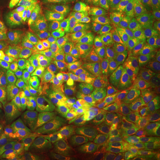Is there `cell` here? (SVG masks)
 Masks as SVG:
<instances>
[{
	"instance_id": "20",
	"label": "cell",
	"mask_w": 160,
	"mask_h": 160,
	"mask_svg": "<svg viewBox=\"0 0 160 160\" xmlns=\"http://www.w3.org/2000/svg\"><path fill=\"white\" fill-rule=\"evenodd\" d=\"M0 90L17 98L21 96L22 86L8 65L0 59Z\"/></svg>"
},
{
	"instance_id": "26",
	"label": "cell",
	"mask_w": 160,
	"mask_h": 160,
	"mask_svg": "<svg viewBox=\"0 0 160 160\" xmlns=\"http://www.w3.org/2000/svg\"><path fill=\"white\" fill-rule=\"evenodd\" d=\"M149 148L158 158H160V130L151 132Z\"/></svg>"
},
{
	"instance_id": "9",
	"label": "cell",
	"mask_w": 160,
	"mask_h": 160,
	"mask_svg": "<svg viewBox=\"0 0 160 160\" xmlns=\"http://www.w3.org/2000/svg\"><path fill=\"white\" fill-rule=\"evenodd\" d=\"M132 48L140 61L160 62V34L149 29H137L132 34Z\"/></svg>"
},
{
	"instance_id": "6",
	"label": "cell",
	"mask_w": 160,
	"mask_h": 160,
	"mask_svg": "<svg viewBox=\"0 0 160 160\" xmlns=\"http://www.w3.org/2000/svg\"><path fill=\"white\" fill-rule=\"evenodd\" d=\"M61 134L27 135L14 160H58L66 145Z\"/></svg>"
},
{
	"instance_id": "15",
	"label": "cell",
	"mask_w": 160,
	"mask_h": 160,
	"mask_svg": "<svg viewBox=\"0 0 160 160\" xmlns=\"http://www.w3.org/2000/svg\"><path fill=\"white\" fill-rule=\"evenodd\" d=\"M96 149L85 143L67 142L58 160H97Z\"/></svg>"
},
{
	"instance_id": "5",
	"label": "cell",
	"mask_w": 160,
	"mask_h": 160,
	"mask_svg": "<svg viewBox=\"0 0 160 160\" xmlns=\"http://www.w3.org/2000/svg\"><path fill=\"white\" fill-rule=\"evenodd\" d=\"M62 132V137L66 142H78L94 148L98 153L97 160L112 149L105 138L85 118L75 105L66 113Z\"/></svg>"
},
{
	"instance_id": "22",
	"label": "cell",
	"mask_w": 160,
	"mask_h": 160,
	"mask_svg": "<svg viewBox=\"0 0 160 160\" xmlns=\"http://www.w3.org/2000/svg\"><path fill=\"white\" fill-rule=\"evenodd\" d=\"M144 76V91L149 95L160 93V62L152 63Z\"/></svg>"
},
{
	"instance_id": "4",
	"label": "cell",
	"mask_w": 160,
	"mask_h": 160,
	"mask_svg": "<svg viewBox=\"0 0 160 160\" xmlns=\"http://www.w3.org/2000/svg\"><path fill=\"white\" fill-rule=\"evenodd\" d=\"M123 39H125L123 19L118 12L111 8L98 32L91 52L83 63V71L87 78L109 59Z\"/></svg>"
},
{
	"instance_id": "17",
	"label": "cell",
	"mask_w": 160,
	"mask_h": 160,
	"mask_svg": "<svg viewBox=\"0 0 160 160\" xmlns=\"http://www.w3.org/2000/svg\"><path fill=\"white\" fill-rule=\"evenodd\" d=\"M123 125L132 141L139 148L149 145L151 132L141 118H128L126 121H123Z\"/></svg>"
},
{
	"instance_id": "1",
	"label": "cell",
	"mask_w": 160,
	"mask_h": 160,
	"mask_svg": "<svg viewBox=\"0 0 160 160\" xmlns=\"http://www.w3.org/2000/svg\"><path fill=\"white\" fill-rule=\"evenodd\" d=\"M104 99L123 92H142L144 74L132 46L123 39L109 59L88 78Z\"/></svg>"
},
{
	"instance_id": "31",
	"label": "cell",
	"mask_w": 160,
	"mask_h": 160,
	"mask_svg": "<svg viewBox=\"0 0 160 160\" xmlns=\"http://www.w3.org/2000/svg\"><path fill=\"white\" fill-rule=\"evenodd\" d=\"M2 92H3V91H1V90H0V93H2Z\"/></svg>"
},
{
	"instance_id": "14",
	"label": "cell",
	"mask_w": 160,
	"mask_h": 160,
	"mask_svg": "<svg viewBox=\"0 0 160 160\" xmlns=\"http://www.w3.org/2000/svg\"><path fill=\"white\" fill-rule=\"evenodd\" d=\"M85 20L61 17L52 22L49 25L44 27L37 32V34L46 36L48 38H55L58 36L69 34L75 29L81 27Z\"/></svg>"
},
{
	"instance_id": "24",
	"label": "cell",
	"mask_w": 160,
	"mask_h": 160,
	"mask_svg": "<svg viewBox=\"0 0 160 160\" xmlns=\"http://www.w3.org/2000/svg\"><path fill=\"white\" fill-rule=\"evenodd\" d=\"M127 4L132 9L160 10V0H128Z\"/></svg>"
},
{
	"instance_id": "29",
	"label": "cell",
	"mask_w": 160,
	"mask_h": 160,
	"mask_svg": "<svg viewBox=\"0 0 160 160\" xmlns=\"http://www.w3.org/2000/svg\"><path fill=\"white\" fill-rule=\"evenodd\" d=\"M153 104L155 107H158L160 109V93L155 95L154 99H153Z\"/></svg>"
},
{
	"instance_id": "30",
	"label": "cell",
	"mask_w": 160,
	"mask_h": 160,
	"mask_svg": "<svg viewBox=\"0 0 160 160\" xmlns=\"http://www.w3.org/2000/svg\"><path fill=\"white\" fill-rule=\"evenodd\" d=\"M0 52H1V40H0Z\"/></svg>"
},
{
	"instance_id": "13",
	"label": "cell",
	"mask_w": 160,
	"mask_h": 160,
	"mask_svg": "<svg viewBox=\"0 0 160 160\" xmlns=\"http://www.w3.org/2000/svg\"><path fill=\"white\" fill-rule=\"evenodd\" d=\"M105 140L109 143V147L115 151L124 152L130 151L139 148L135 143L132 141L130 136L124 127L123 121H118L108 135L105 136Z\"/></svg>"
},
{
	"instance_id": "3",
	"label": "cell",
	"mask_w": 160,
	"mask_h": 160,
	"mask_svg": "<svg viewBox=\"0 0 160 160\" xmlns=\"http://www.w3.org/2000/svg\"><path fill=\"white\" fill-rule=\"evenodd\" d=\"M16 54L20 69L30 79L57 77L69 68L64 53L58 49L52 38L37 33L19 44Z\"/></svg>"
},
{
	"instance_id": "23",
	"label": "cell",
	"mask_w": 160,
	"mask_h": 160,
	"mask_svg": "<svg viewBox=\"0 0 160 160\" xmlns=\"http://www.w3.org/2000/svg\"><path fill=\"white\" fill-rule=\"evenodd\" d=\"M143 123L148 126L150 132L160 130V109L158 107H149L141 118Z\"/></svg>"
},
{
	"instance_id": "7",
	"label": "cell",
	"mask_w": 160,
	"mask_h": 160,
	"mask_svg": "<svg viewBox=\"0 0 160 160\" xmlns=\"http://www.w3.org/2000/svg\"><path fill=\"white\" fill-rule=\"evenodd\" d=\"M77 102V107L85 118L103 137L108 135L119 121L116 112L109 104L95 96L82 94Z\"/></svg>"
},
{
	"instance_id": "25",
	"label": "cell",
	"mask_w": 160,
	"mask_h": 160,
	"mask_svg": "<svg viewBox=\"0 0 160 160\" xmlns=\"http://www.w3.org/2000/svg\"><path fill=\"white\" fill-rule=\"evenodd\" d=\"M144 24L149 30L160 34V13H152L145 16Z\"/></svg>"
},
{
	"instance_id": "16",
	"label": "cell",
	"mask_w": 160,
	"mask_h": 160,
	"mask_svg": "<svg viewBox=\"0 0 160 160\" xmlns=\"http://www.w3.org/2000/svg\"><path fill=\"white\" fill-rule=\"evenodd\" d=\"M60 0H31L27 12V22L35 26L48 17Z\"/></svg>"
},
{
	"instance_id": "12",
	"label": "cell",
	"mask_w": 160,
	"mask_h": 160,
	"mask_svg": "<svg viewBox=\"0 0 160 160\" xmlns=\"http://www.w3.org/2000/svg\"><path fill=\"white\" fill-rule=\"evenodd\" d=\"M25 128L17 121L0 122V150L16 147L22 142Z\"/></svg>"
},
{
	"instance_id": "21",
	"label": "cell",
	"mask_w": 160,
	"mask_h": 160,
	"mask_svg": "<svg viewBox=\"0 0 160 160\" xmlns=\"http://www.w3.org/2000/svg\"><path fill=\"white\" fill-rule=\"evenodd\" d=\"M80 43H81V27H78L67 36L66 45L63 49V53L68 62L75 66L78 62L80 54Z\"/></svg>"
},
{
	"instance_id": "8",
	"label": "cell",
	"mask_w": 160,
	"mask_h": 160,
	"mask_svg": "<svg viewBox=\"0 0 160 160\" xmlns=\"http://www.w3.org/2000/svg\"><path fill=\"white\" fill-rule=\"evenodd\" d=\"M111 109L122 118H133L142 115L151 105L142 92H123L105 99Z\"/></svg>"
},
{
	"instance_id": "18",
	"label": "cell",
	"mask_w": 160,
	"mask_h": 160,
	"mask_svg": "<svg viewBox=\"0 0 160 160\" xmlns=\"http://www.w3.org/2000/svg\"><path fill=\"white\" fill-rule=\"evenodd\" d=\"M98 160H160V158L153 153L149 145H147L124 152L111 149Z\"/></svg>"
},
{
	"instance_id": "11",
	"label": "cell",
	"mask_w": 160,
	"mask_h": 160,
	"mask_svg": "<svg viewBox=\"0 0 160 160\" xmlns=\"http://www.w3.org/2000/svg\"><path fill=\"white\" fill-rule=\"evenodd\" d=\"M111 9V8H110ZM110 9L103 10L98 12L90 19L85 20L81 26V43H80V54L78 62L82 65L91 52L94 40L96 38L99 30L102 26L107 13Z\"/></svg>"
},
{
	"instance_id": "27",
	"label": "cell",
	"mask_w": 160,
	"mask_h": 160,
	"mask_svg": "<svg viewBox=\"0 0 160 160\" xmlns=\"http://www.w3.org/2000/svg\"><path fill=\"white\" fill-rule=\"evenodd\" d=\"M80 3L88 4V5H103V6H112L111 0H75Z\"/></svg>"
},
{
	"instance_id": "19",
	"label": "cell",
	"mask_w": 160,
	"mask_h": 160,
	"mask_svg": "<svg viewBox=\"0 0 160 160\" xmlns=\"http://www.w3.org/2000/svg\"><path fill=\"white\" fill-rule=\"evenodd\" d=\"M22 108L17 98L6 92L0 93V122L22 120Z\"/></svg>"
},
{
	"instance_id": "10",
	"label": "cell",
	"mask_w": 160,
	"mask_h": 160,
	"mask_svg": "<svg viewBox=\"0 0 160 160\" xmlns=\"http://www.w3.org/2000/svg\"><path fill=\"white\" fill-rule=\"evenodd\" d=\"M111 6L103 5H88L75 0H60L57 6L49 15L48 19L54 18H72L87 20L103 10L110 9Z\"/></svg>"
},
{
	"instance_id": "2",
	"label": "cell",
	"mask_w": 160,
	"mask_h": 160,
	"mask_svg": "<svg viewBox=\"0 0 160 160\" xmlns=\"http://www.w3.org/2000/svg\"><path fill=\"white\" fill-rule=\"evenodd\" d=\"M23 126L32 135H50L62 128L73 105L69 92L61 89L29 92L21 99Z\"/></svg>"
},
{
	"instance_id": "28",
	"label": "cell",
	"mask_w": 160,
	"mask_h": 160,
	"mask_svg": "<svg viewBox=\"0 0 160 160\" xmlns=\"http://www.w3.org/2000/svg\"><path fill=\"white\" fill-rule=\"evenodd\" d=\"M0 160H12L11 155L6 150H0Z\"/></svg>"
}]
</instances>
